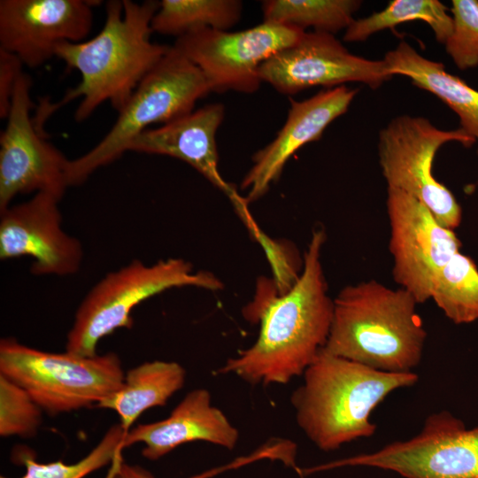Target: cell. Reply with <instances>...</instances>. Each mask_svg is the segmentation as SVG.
<instances>
[{"instance_id":"1","label":"cell","mask_w":478,"mask_h":478,"mask_svg":"<svg viewBox=\"0 0 478 478\" xmlns=\"http://www.w3.org/2000/svg\"><path fill=\"white\" fill-rule=\"evenodd\" d=\"M326 240L313 231L300 275L283 291L260 281L244 317L259 323L252 345L227 360L217 373L232 374L251 385L287 384L303 375L325 347L332 323L334 299L320 260Z\"/></svg>"},{"instance_id":"2","label":"cell","mask_w":478,"mask_h":478,"mask_svg":"<svg viewBox=\"0 0 478 478\" xmlns=\"http://www.w3.org/2000/svg\"><path fill=\"white\" fill-rule=\"evenodd\" d=\"M158 6L159 2L151 0L108 1L104 24L94 37L57 47L56 57L67 68L78 71L81 81L59 101L42 104L35 123L38 130L55 111L75 99H81L74 112L78 122L105 102L118 112L123 109L171 47L150 40L151 20Z\"/></svg>"},{"instance_id":"3","label":"cell","mask_w":478,"mask_h":478,"mask_svg":"<svg viewBox=\"0 0 478 478\" xmlns=\"http://www.w3.org/2000/svg\"><path fill=\"white\" fill-rule=\"evenodd\" d=\"M303 378L290 397L295 418L305 436L324 451L371 437L376 425L370 416L376 406L394 390L418 382L414 372L379 371L323 349Z\"/></svg>"},{"instance_id":"4","label":"cell","mask_w":478,"mask_h":478,"mask_svg":"<svg viewBox=\"0 0 478 478\" xmlns=\"http://www.w3.org/2000/svg\"><path fill=\"white\" fill-rule=\"evenodd\" d=\"M413 296L377 281L340 290L324 351L373 369L411 373L421 361L427 332Z\"/></svg>"},{"instance_id":"5","label":"cell","mask_w":478,"mask_h":478,"mask_svg":"<svg viewBox=\"0 0 478 478\" xmlns=\"http://www.w3.org/2000/svg\"><path fill=\"white\" fill-rule=\"evenodd\" d=\"M197 287L212 291L223 283L212 273L195 271L183 258H171L147 265L134 259L105 274L79 305L66 351L82 357L96 355L99 341L119 328H131L133 310L166 289Z\"/></svg>"},{"instance_id":"6","label":"cell","mask_w":478,"mask_h":478,"mask_svg":"<svg viewBox=\"0 0 478 478\" xmlns=\"http://www.w3.org/2000/svg\"><path fill=\"white\" fill-rule=\"evenodd\" d=\"M209 93L199 68L171 46L118 112L104 137L88 152L69 160V187L83 183L96 169L118 159L149 126L163 125L191 112L197 101Z\"/></svg>"},{"instance_id":"7","label":"cell","mask_w":478,"mask_h":478,"mask_svg":"<svg viewBox=\"0 0 478 478\" xmlns=\"http://www.w3.org/2000/svg\"><path fill=\"white\" fill-rule=\"evenodd\" d=\"M0 374L22 387L50 415L96 405L125 378L114 352L93 357L48 352L12 337L0 341Z\"/></svg>"},{"instance_id":"8","label":"cell","mask_w":478,"mask_h":478,"mask_svg":"<svg viewBox=\"0 0 478 478\" xmlns=\"http://www.w3.org/2000/svg\"><path fill=\"white\" fill-rule=\"evenodd\" d=\"M449 142L465 147L476 143L460 127L443 130L424 117L401 115L380 131L378 156L387 188L416 198L443 226L453 230L461 222V207L432 171L436 153Z\"/></svg>"},{"instance_id":"9","label":"cell","mask_w":478,"mask_h":478,"mask_svg":"<svg viewBox=\"0 0 478 478\" xmlns=\"http://www.w3.org/2000/svg\"><path fill=\"white\" fill-rule=\"evenodd\" d=\"M343 466H366L404 478H478V427L468 429L448 411L428 416L414 436L306 469L312 474Z\"/></svg>"},{"instance_id":"10","label":"cell","mask_w":478,"mask_h":478,"mask_svg":"<svg viewBox=\"0 0 478 478\" xmlns=\"http://www.w3.org/2000/svg\"><path fill=\"white\" fill-rule=\"evenodd\" d=\"M305 31L274 22L242 31L201 29L176 39L173 46L204 74L211 92L251 94L262 83L259 67Z\"/></svg>"},{"instance_id":"11","label":"cell","mask_w":478,"mask_h":478,"mask_svg":"<svg viewBox=\"0 0 478 478\" xmlns=\"http://www.w3.org/2000/svg\"><path fill=\"white\" fill-rule=\"evenodd\" d=\"M31 85L30 76L23 73L0 135V212L18 195L45 192L61 200L69 187L70 159L42 137L30 117Z\"/></svg>"},{"instance_id":"12","label":"cell","mask_w":478,"mask_h":478,"mask_svg":"<svg viewBox=\"0 0 478 478\" xmlns=\"http://www.w3.org/2000/svg\"><path fill=\"white\" fill-rule=\"evenodd\" d=\"M386 206L394 281L418 304L425 303L440 270L460 251L461 242L422 203L399 189L387 188Z\"/></svg>"},{"instance_id":"13","label":"cell","mask_w":478,"mask_h":478,"mask_svg":"<svg viewBox=\"0 0 478 478\" xmlns=\"http://www.w3.org/2000/svg\"><path fill=\"white\" fill-rule=\"evenodd\" d=\"M392 77L384 59L354 55L334 35L318 31L305 32L297 42L259 67L261 81L283 95L316 86L332 89L346 82H361L375 89Z\"/></svg>"},{"instance_id":"14","label":"cell","mask_w":478,"mask_h":478,"mask_svg":"<svg viewBox=\"0 0 478 478\" xmlns=\"http://www.w3.org/2000/svg\"><path fill=\"white\" fill-rule=\"evenodd\" d=\"M90 0H1L0 48L35 69L56 57L63 42H81L89 35Z\"/></svg>"},{"instance_id":"15","label":"cell","mask_w":478,"mask_h":478,"mask_svg":"<svg viewBox=\"0 0 478 478\" xmlns=\"http://www.w3.org/2000/svg\"><path fill=\"white\" fill-rule=\"evenodd\" d=\"M60 199L45 192L0 212V258L31 257L35 275L76 274L83 259L81 242L62 227Z\"/></svg>"},{"instance_id":"16","label":"cell","mask_w":478,"mask_h":478,"mask_svg":"<svg viewBox=\"0 0 478 478\" xmlns=\"http://www.w3.org/2000/svg\"><path fill=\"white\" fill-rule=\"evenodd\" d=\"M225 116L222 104H207L156 128H148L130 143L128 150L165 155L189 164L232 202L251 232L258 228L248 203L219 170L216 134Z\"/></svg>"},{"instance_id":"17","label":"cell","mask_w":478,"mask_h":478,"mask_svg":"<svg viewBox=\"0 0 478 478\" xmlns=\"http://www.w3.org/2000/svg\"><path fill=\"white\" fill-rule=\"evenodd\" d=\"M358 91L342 85L320 90L303 101L290 98L284 125L270 143L254 154L253 165L242 181L247 203L267 192L290 157L306 143L318 141L327 127L348 111Z\"/></svg>"},{"instance_id":"18","label":"cell","mask_w":478,"mask_h":478,"mask_svg":"<svg viewBox=\"0 0 478 478\" xmlns=\"http://www.w3.org/2000/svg\"><path fill=\"white\" fill-rule=\"evenodd\" d=\"M238 440V429L212 405L210 392L200 388L189 391L167 418L126 432L123 448L142 443V455L157 460L187 443L203 441L232 450Z\"/></svg>"},{"instance_id":"19","label":"cell","mask_w":478,"mask_h":478,"mask_svg":"<svg viewBox=\"0 0 478 478\" xmlns=\"http://www.w3.org/2000/svg\"><path fill=\"white\" fill-rule=\"evenodd\" d=\"M383 59L393 76L409 78L413 85L446 104L458 115L460 128L478 143V90L448 73L441 62L421 56L405 41Z\"/></svg>"},{"instance_id":"20","label":"cell","mask_w":478,"mask_h":478,"mask_svg":"<svg viewBox=\"0 0 478 478\" xmlns=\"http://www.w3.org/2000/svg\"><path fill=\"white\" fill-rule=\"evenodd\" d=\"M185 378V369L177 362H144L128 370L121 387L96 406L117 412L127 432L143 412L165 405L183 387Z\"/></svg>"},{"instance_id":"21","label":"cell","mask_w":478,"mask_h":478,"mask_svg":"<svg viewBox=\"0 0 478 478\" xmlns=\"http://www.w3.org/2000/svg\"><path fill=\"white\" fill-rule=\"evenodd\" d=\"M242 10L237 0H162L151 28L177 38L205 28L227 31L239 21Z\"/></svg>"},{"instance_id":"22","label":"cell","mask_w":478,"mask_h":478,"mask_svg":"<svg viewBox=\"0 0 478 478\" xmlns=\"http://www.w3.org/2000/svg\"><path fill=\"white\" fill-rule=\"evenodd\" d=\"M421 20L433 30L436 39L443 43L451 34L453 21L448 8L438 0H393L382 11L355 19L345 29L343 40L363 42L372 35L408 21Z\"/></svg>"},{"instance_id":"23","label":"cell","mask_w":478,"mask_h":478,"mask_svg":"<svg viewBox=\"0 0 478 478\" xmlns=\"http://www.w3.org/2000/svg\"><path fill=\"white\" fill-rule=\"evenodd\" d=\"M360 5L357 0H267L262 12L264 21L334 35L351 25Z\"/></svg>"},{"instance_id":"24","label":"cell","mask_w":478,"mask_h":478,"mask_svg":"<svg viewBox=\"0 0 478 478\" xmlns=\"http://www.w3.org/2000/svg\"><path fill=\"white\" fill-rule=\"evenodd\" d=\"M431 298L455 324L477 320L478 268L474 261L460 251L456 253L436 277Z\"/></svg>"},{"instance_id":"25","label":"cell","mask_w":478,"mask_h":478,"mask_svg":"<svg viewBox=\"0 0 478 478\" xmlns=\"http://www.w3.org/2000/svg\"><path fill=\"white\" fill-rule=\"evenodd\" d=\"M126 431L120 424L112 425L100 442L84 458L73 464L62 460L40 463L31 453L18 451L17 459L26 467L20 478H84L120 457ZM0 478H8L0 476Z\"/></svg>"},{"instance_id":"26","label":"cell","mask_w":478,"mask_h":478,"mask_svg":"<svg viewBox=\"0 0 478 478\" xmlns=\"http://www.w3.org/2000/svg\"><path fill=\"white\" fill-rule=\"evenodd\" d=\"M42 411L22 387L0 374L1 436H33L42 423Z\"/></svg>"},{"instance_id":"27","label":"cell","mask_w":478,"mask_h":478,"mask_svg":"<svg viewBox=\"0 0 478 478\" xmlns=\"http://www.w3.org/2000/svg\"><path fill=\"white\" fill-rule=\"evenodd\" d=\"M452 31L445 50L460 70L478 66V1L452 0Z\"/></svg>"},{"instance_id":"28","label":"cell","mask_w":478,"mask_h":478,"mask_svg":"<svg viewBox=\"0 0 478 478\" xmlns=\"http://www.w3.org/2000/svg\"><path fill=\"white\" fill-rule=\"evenodd\" d=\"M21 60L13 53L0 48V118L7 119L14 90L23 73Z\"/></svg>"},{"instance_id":"29","label":"cell","mask_w":478,"mask_h":478,"mask_svg":"<svg viewBox=\"0 0 478 478\" xmlns=\"http://www.w3.org/2000/svg\"><path fill=\"white\" fill-rule=\"evenodd\" d=\"M259 459V454L255 451L251 455L235 459L232 463L226 466L208 470L199 474L193 475L189 478H210L216 475L219 473L243 466L247 463L252 462ZM114 468H112L111 478H154L152 474L143 467L136 465H129L121 461V458L119 457L113 463Z\"/></svg>"}]
</instances>
